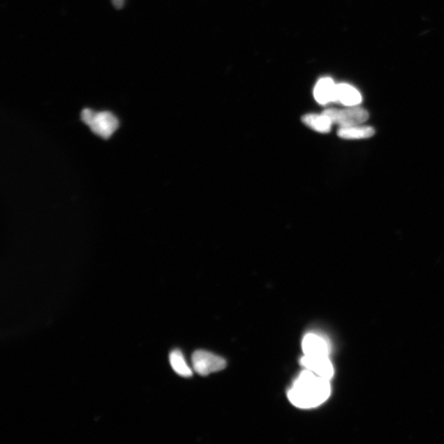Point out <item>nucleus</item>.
I'll use <instances>...</instances> for the list:
<instances>
[{
    "instance_id": "7ed1b4c3",
    "label": "nucleus",
    "mask_w": 444,
    "mask_h": 444,
    "mask_svg": "<svg viewBox=\"0 0 444 444\" xmlns=\"http://www.w3.org/2000/svg\"><path fill=\"white\" fill-rule=\"evenodd\" d=\"M333 124H339L340 127L359 126L369 119L367 110L356 106H350L346 109H327L323 111Z\"/></svg>"
},
{
    "instance_id": "9d476101",
    "label": "nucleus",
    "mask_w": 444,
    "mask_h": 444,
    "mask_svg": "<svg viewBox=\"0 0 444 444\" xmlns=\"http://www.w3.org/2000/svg\"><path fill=\"white\" fill-rule=\"evenodd\" d=\"M374 129L372 127L364 126L362 124L359 126L340 127L337 131V135L342 140H365V138L373 136Z\"/></svg>"
},
{
    "instance_id": "f257e3e1",
    "label": "nucleus",
    "mask_w": 444,
    "mask_h": 444,
    "mask_svg": "<svg viewBox=\"0 0 444 444\" xmlns=\"http://www.w3.org/2000/svg\"><path fill=\"white\" fill-rule=\"evenodd\" d=\"M330 394V379L318 376L306 369L299 373L288 392L291 404L300 409L320 406Z\"/></svg>"
},
{
    "instance_id": "1a4fd4ad",
    "label": "nucleus",
    "mask_w": 444,
    "mask_h": 444,
    "mask_svg": "<svg viewBox=\"0 0 444 444\" xmlns=\"http://www.w3.org/2000/svg\"><path fill=\"white\" fill-rule=\"evenodd\" d=\"M302 122L308 128L320 133H330L333 124L332 120L325 113L304 114Z\"/></svg>"
},
{
    "instance_id": "39448f33",
    "label": "nucleus",
    "mask_w": 444,
    "mask_h": 444,
    "mask_svg": "<svg viewBox=\"0 0 444 444\" xmlns=\"http://www.w3.org/2000/svg\"><path fill=\"white\" fill-rule=\"evenodd\" d=\"M300 364L304 369L311 370L317 376L330 379L334 376V369L328 356L304 355L300 359Z\"/></svg>"
},
{
    "instance_id": "f03ea898",
    "label": "nucleus",
    "mask_w": 444,
    "mask_h": 444,
    "mask_svg": "<svg viewBox=\"0 0 444 444\" xmlns=\"http://www.w3.org/2000/svg\"><path fill=\"white\" fill-rule=\"evenodd\" d=\"M81 119L83 123L89 126L92 133L104 140L112 136L119 126V119L110 111L95 112L87 108L82 111Z\"/></svg>"
},
{
    "instance_id": "423d86ee",
    "label": "nucleus",
    "mask_w": 444,
    "mask_h": 444,
    "mask_svg": "<svg viewBox=\"0 0 444 444\" xmlns=\"http://www.w3.org/2000/svg\"><path fill=\"white\" fill-rule=\"evenodd\" d=\"M302 350L304 355L308 356H330V344L323 337L308 333L302 341Z\"/></svg>"
},
{
    "instance_id": "0eeeda50",
    "label": "nucleus",
    "mask_w": 444,
    "mask_h": 444,
    "mask_svg": "<svg viewBox=\"0 0 444 444\" xmlns=\"http://www.w3.org/2000/svg\"><path fill=\"white\" fill-rule=\"evenodd\" d=\"M313 96L323 105L336 103V84L330 77L321 78L314 87Z\"/></svg>"
},
{
    "instance_id": "f8f14e48",
    "label": "nucleus",
    "mask_w": 444,
    "mask_h": 444,
    "mask_svg": "<svg viewBox=\"0 0 444 444\" xmlns=\"http://www.w3.org/2000/svg\"><path fill=\"white\" fill-rule=\"evenodd\" d=\"M114 6L117 8H121L124 4V0H111Z\"/></svg>"
},
{
    "instance_id": "20e7f679",
    "label": "nucleus",
    "mask_w": 444,
    "mask_h": 444,
    "mask_svg": "<svg viewBox=\"0 0 444 444\" xmlns=\"http://www.w3.org/2000/svg\"><path fill=\"white\" fill-rule=\"evenodd\" d=\"M193 367L202 376L219 372L226 367L225 359L207 350H197L192 356Z\"/></svg>"
},
{
    "instance_id": "9b49d317",
    "label": "nucleus",
    "mask_w": 444,
    "mask_h": 444,
    "mask_svg": "<svg viewBox=\"0 0 444 444\" xmlns=\"http://www.w3.org/2000/svg\"><path fill=\"white\" fill-rule=\"evenodd\" d=\"M170 363L174 371L179 376L191 377L193 372L188 364L185 362L184 355L179 350H175L170 355Z\"/></svg>"
},
{
    "instance_id": "6e6552de",
    "label": "nucleus",
    "mask_w": 444,
    "mask_h": 444,
    "mask_svg": "<svg viewBox=\"0 0 444 444\" xmlns=\"http://www.w3.org/2000/svg\"><path fill=\"white\" fill-rule=\"evenodd\" d=\"M348 106H356L362 103V96L354 87L342 83L336 85V103Z\"/></svg>"
}]
</instances>
